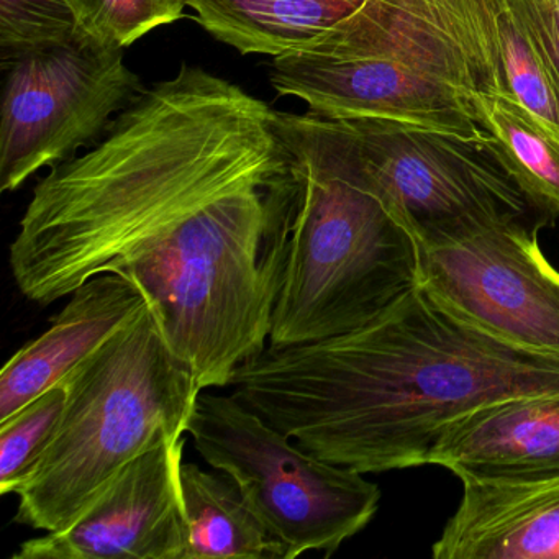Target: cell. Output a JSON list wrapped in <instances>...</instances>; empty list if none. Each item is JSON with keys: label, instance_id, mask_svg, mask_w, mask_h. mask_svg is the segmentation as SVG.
I'll return each mask as SVG.
<instances>
[{"label": "cell", "instance_id": "277c9868", "mask_svg": "<svg viewBox=\"0 0 559 559\" xmlns=\"http://www.w3.org/2000/svg\"><path fill=\"white\" fill-rule=\"evenodd\" d=\"M294 179L289 254L271 345L343 335L417 284L418 247L365 185L342 120L277 112Z\"/></svg>", "mask_w": 559, "mask_h": 559}, {"label": "cell", "instance_id": "30bf717a", "mask_svg": "<svg viewBox=\"0 0 559 559\" xmlns=\"http://www.w3.org/2000/svg\"><path fill=\"white\" fill-rule=\"evenodd\" d=\"M186 435H166L127 464L64 528L21 543L14 559H185Z\"/></svg>", "mask_w": 559, "mask_h": 559}, {"label": "cell", "instance_id": "ffe728a7", "mask_svg": "<svg viewBox=\"0 0 559 559\" xmlns=\"http://www.w3.org/2000/svg\"><path fill=\"white\" fill-rule=\"evenodd\" d=\"M81 31L110 47L127 48L155 28L179 21L186 0H73Z\"/></svg>", "mask_w": 559, "mask_h": 559}, {"label": "cell", "instance_id": "7c38bea8", "mask_svg": "<svg viewBox=\"0 0 559 559\" xmlns=\"http://www.w3.org/2000/svg\"><path fill=\"white\" fill-rule=\"evenodd\" d=\"M460 479L526 480L559 474V391L483 405L448 425L428 454Z\"/></svg>", "mask_w": 559, "mask_h": 559}, {"label": "cell", "instance_id": "4fadbf2b", "mask_svg": "<svg viewBox=\"0 0 559 559\" xmlns=\"http://www.w3.org/2000/svg\"><path fill=\"white\" fill-rule=\"evenodd\" d=\"M461 484L460 506L431 546L435 559H559V474Z\"/></svg>", "mask_w": 559, "mask_h": 559}, {"label": "cell", "instance_id": "8fae6325", "mask_svg": "<svg viewBox=\"0 0 559 559\" xmlns=\"http://www.w3.org/2000/svg\"><path fill=\"white\" fill-rule=\"evenodd\" d=\"M148 304L139 284L100 274L68 296L48 330L22 346L0 372V421L63 381Z\"/></svg>", "mask_w": 559, "mask_h": 559}, {"label": "cell", "instance_id": "d6986e66", "mask_svg": "<svg viewBox=\"0 0 559 559\" xmlns=\"http://www.w3.org/2000/svg\"><path fill=\"white\" fill-rule=\"evenodd\" d=\"M83 34L73 0H0L2 63Z\"/></svg>", "mask_w": 559, "mask_h": 559}, {"label": "cell", "instance_id": "5bb4252c", "mask_svg": "<svg viewBox=\"0 0 559 559\" xmlns=\"http://www.w3.org/2000/svg\"><path fill=\"white\" fill-rule=\"evenodd\" d=\"M365 0H186L199 24L241 55L306 50Z\"/></svg>", "mask_w": 559, "mask_h": 559}, {"label": "cell", "instance_id": "6da1fadb", "mask_svg": "<svg viewBox=\"0 0 559 559\" xmlns=\"http://www.w3.org/2000/svg\"><path fill=\"white\" fill-rule=\"evenodd\" d=\"M266 103L201 67L142 91L106 135L53 166L11 245L25 299L50 306L100 274L142 287L202 389L270 343L294 179Z\"/></svg>", "mask_w": 559, "mask_h": 559}, {"label": "cell", "instance_id": "5b68a950", "mask_svg": "<svg viewBox=\"0 0 559 559\" xmlns=\"http://www.w3.org/2000/svg\"><path fill=\"white\" fill-rule=\"evenodd\" d=\"M60 427L19 487L14 522L41 532L73 523L110 480L166 435H188L199 394L152 304L63 379Z\"/></svg>", "mask_w": 559, "mask_h": 559}, {"label": "cell", "instance_id": "44dd1931", "mask_svg": "<svg viewBox=\"0 0 559 559\" xmlns=\"http://www.w3.org/2000/svg\"><path fill=\"white\" fill-rule=\"evenodd\" d=\"M559 78V0H522Z\"/></svg>", "mask_w": 559, "mask_h": 559}, {"label": "cell", "instance_id": "9c48e42d", "mask_svg": "<svg viewBox=\"0 0 559 559\" xmlns=\"http://www.w3.org/2000/svg\"><path fill=\"white\" fill-rule=\"evenodd\" d=\"M535 222H509L418 247L417 284L453 316L503 342L559 353V271Z\"/></svg>", "mask_w": 559, "mask_h": 559}, {"label": "cell", "instance_id": "2e32d148", "mask_svg": "<svg viewBox=\"0 0 559 559\" xmlns=\"http://www.w3.org/2000/svg\"><path fill=\"white\" fill-rule=\"evenodd\" d=\"M477 107L522 188L543 211L559 215V133L507 94L480 96Z\"/></svg>", "mask_w": 559, "mask_h": 559}, {"label": "cell", "instance_id": "52a82bcc", "mask_svg": "<svg viewBox=\"0 0 559 559\" xmlns=\"http://www.w3.org/2000/svg\"><path fill=\"white\" fill-rule=\"evenodd\" d=\"M342 122L362 181L417 247L490 225L551 222L492 136L469 139L384 119Z\"/></svg>", "mask_w": 559, "mask_h": 559}, {"label": "cell", "instance_id": "ac0fdd59", "mask_svg": "<svg viewBox=\"0 0 559 559\" xmlns=\"http://www.w3.org/2000/svg\"><path fill=\"white\" fill-rule=\"evenodd\" d=\"M67 405V389L58 382L0 421V493H15L34 473L50 447Z\"/></svg>", "mask_w": 559, "mask_h": 559}, {"label": "cell", "instance_id": "8992f818", "mask_svg": "<svg viewBox=\"0 0 559 559\" xmlns=\"http://www.w3.org/2000/svg\"><path fill=\"white\" fill-rule=\"evenodd\" d=\"M188 435L199 456L230 476L287 559L332 556L378 512L381 489L365 474L320 460L235 394H199Z\"/></svg>", "mask_w": 559, "mask_h": 559}, {"label": "cell", "instance_id": "7a4b0ae2", "mask_svg": "<svg viewBox=\"0 0 559 559\" xmlns=\"http://www.w3.org/2000/svg\"><path fill=\"white\" fill-rule=\"evenodd\" d=\"M230 388L320 460L384 473L427 464L448 425L483 405L559 391V353L503 342L415 284L352 332L267 343Z\"/></svg>", "mask_w": 559, "mask_h": 559}, {"label": "cell", "instance_id": "e0dca14e", "mask_svg": "<svg viewBox=\"0 0 559 559\" xmlns=\"http://www.w3.org/2000/svg\"><path fill=\"white\" fill-rule=\"evenodd\" d=\"M496 28L510 96L559 133V78L522 0H500Z\"/></svg>", "mask_w": 559, "mask_h": 559}, {"label": "cell", "instance_id": "9a60e30c", "mask_svg": "<svg viewBox=\"0 0 559 559\" xmlns=\"http://www.w3.org/2000/svg\"><path fill=\"white\" fill-rule=\"evenodd\" d=\"M188 516L185 559H287V549L254 515L240 487L222 471L182 463Z\"/></svg>", "mask_w": 559, "mask_h": 559}, {"label": "cell", "instance_id": "ba28073f", "mask_svg": "<svg viewBox=\"0 0 559 559\" xmlns=\"http://www.w3.org/2000/svg\"><path fill=\"white\" fill-rule=\"evenodd\" d=\"M2 64V192L17 191L40 169L73 158L142 93L122 48L86 34Z\"/></svg>", "mask_w": 559, "mask_h": 559}, {"label": "cell", "instance_id": "3957f363", "mask_svg": "<svg viewBox=\"0 0 559 559\" xmlns=\"http://www.w3.org/2000/svg\"><path fill=\"white\" fill-rule=\"evenodd\" d=\"M500 0H365L306 50L273 60L271 84L326 119H384L490 136L477 100L507 94Z\"/></svg>", "mask_w": 559, "mask_h": 559}]
</instances>
